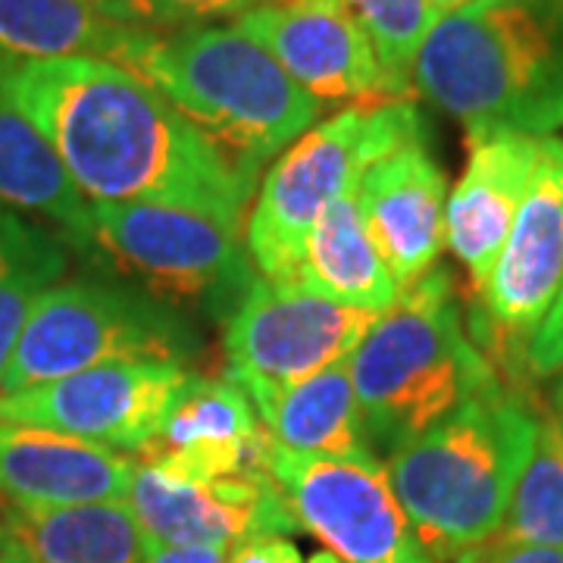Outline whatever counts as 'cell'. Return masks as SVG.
Wrapping results in <instances>:
<instances>
[{
  "mask_svg": "<svg viewBox=\"0 0 563 563\" xmlns=\"http://www.w3.org/2000/svg\"><path fill=\"white\" fill-rule=\"evenodd\" d=\"M0 91L38 129L91 203H166L242 229L257 173L229 157L129 66L0 57Z\"/></svg>",
  "mask_w": 563,
  "mask_h": 563,
  "instance_id": "1",
  "label": "cell"
},
{
  "mask_svg": "<svg viewBox=\"0 0 563 563\" xmlns=\"http://www.w3.org/2000/svg\"><path fill=\"white\" fill-rule=\"evenodd\" d=\"M413 88L466 135L563 129V0H473L439 16Z\"/></svg>",
  "mask_w": 563,
  "mask_h": 563,
  "instance_id": "2",
  "label": "cell"
},
{
  "mask_svg": "<svg viewBox=\"0 0 563 563\" xmlns=\"http://www.w3.org/2000/svg\"><path fill=\"white\" fill-rule=\"evenodd\" d=\"M539 432V413L488 385L388 457V479L426 554L457 561L501 532Z\"/></svg>",
  "mask_w": 563,
  "mask_h": 563,
  "instance_id": "3",
  "label": "cell"
},
{
  "mask_svg": "<svg viewBox=\"0 0 563 563\" xmlns=\"http://www.w3.org/2000/svg\"><path fill=\"white\" fill-rule=\"evenodd\" d=\"M347 369L363 435L388 457L498 383L492 361L463 329L451 273L435 266L373 320Z\"/></svg>",
  "mask_w": 563,
  "mask_h": 563,
  "instance_id": "4",
  "label": "cell"
},
{
  "mask_svg": "<svg viewBox=\"0 0 563 563\" xmlns=\"http://www.w3.org/2000/svg\"><path fill=\"white\" fill-rule=\"evenodd\" d=\"M122 66L147 79L229 157L261 169L320 120L322 103L235 25L147 32Z\"/></svg>",
  "mask_w": 563,
  "mask_h": 563,
  "instance_id": "5",
  "label": "cell"
},
{
  "mask_svg": "<svg viewBox=\"0 0 563 563\" xmlns=\"http://www.w3.org/2000/svg\"><path fill=\"white\" fill-rule=\"evenodd\" d=\"M426 139L410 101L354 103L291 141L269 166L244 220V247L266 279H295L303 242L320 213L363 169L407 141Z\"/></svg>",
  "mask_w": 563,
  "mask_h": 563,
  "instance_id": "6",
  "label": "cell"
},
{
  "mask_svg": "<svg viewBox=\"0 0 563 563\" xmlns=\"http://www.w3.org/2000/svg\"><path fill=\"white\" fill-rule=\"evenodd\" d=\"M176 307L103 282H57L29 310L0 395L54 383L103 363H185L201 347Z\"/></svg>",
  "mask_w": 563,
  "mask_h": 563,
  "instance_id": "7",
  "label": "cell"
},
{
  "mask_svg": "<svg viewBox=\"0 0 563 563\" xmlns=\"http://www.w3.org/2000/svg\"><path fill=\"white\" fill-rule=\"evenodd\" d=\"M88 244L169 307L232 317L257 282L239 229L166 203H91Z\"/></svg>",
  "mask_w": 563,
  "mask_h": 563,
  "instance_id": "8",
  "label": "cell"
},
{
  "mask_svg": "<svg viewBox=\"0 0 563 563\" xmlns=\"http://www.w3.org/2000/svg\"><path fill=\"white\" fill-rule=\"evenodd\" d=\"M379 313L344 307L298 279H261L225 320V379L247 398L347 361Z\"/></svg>",
  "mask_w": 563,
  "mask_h": 563,
  "instance_id": "9",
  "label": "cell"
},
{
  "mask_svg": "<svg viewBox=\"0 0 563 563\" xmlns=\"http://www.w3.org/2000/svg\"><path fill=\"white\" fill-rule=\"evenodd\" d=\"M266 470L298 529L342 563H435L417 539L379 457H310L269 439Z\"/></svg>",
  "mask_w": 563,
  "mask_h": 563,
  "instance_id": "10",
  "label": "cell"
},
{
  "mask_svg": "<svg viewBox=\"0 0 563 563\" xmlns=\"http://www.w3.org/2000/svg\"><path fill=\"white\" fill-rule=\"evenodd\" d=\"M195 373L185 363H103L54 383L0 395V420L41 426L85 442L141 451Z\"/></svg>",
  "mask_w": 563,
  "mask_h": 563,
  "instance_id": "11",
  "label": "cell"
},
{
  "mask_svg": "<svg viewBox=\"0 0 563 563\" xmlns=\"http://www.w3.org/2000/svg\"><path fill=\"white\" fill-rule=\"evenodd\" d=\"M151 548H222L257 536H285L298 523L269 470L235 476H188L139 463L129 498Z\"/></svg>",
  "mask_w": 563,
  "mask_h": 563,
  "instance_id": "12",
  "label": "cell"
},
{
  "mask_svg": "<svg viewBox=\"0 0 563 563\" xmlns=\"http://www.w3.org/2000/svg\"><path fill=\"white\" fill-rule=\"evenodd\" d=\"M235 29L269 51L322 110L395 101L376 51L344 0H273L239 16Z\"/></svg>",
  "mask_w": 563,
  "mask_h": 563,
  "instance_id": "13",
  "label": "cell"
},
{
  "mask_svg": "<svg viewBox=\"0 0 563 563\" xmlns=\"http://www.w3.org/2000/svg\"><path fill=\"white\" fill-rule=\"evenodd\" d=\"M563 282V139L542 135L539 161L492 276L479 291L501 342L526 344Z\"/></svg>",
  "mask_w": 563,
  "mask_h": 563,
  "instance_id": "14",
  "label": "cell"
},
{
  "mask_svg": "<svg viewBox=\"0 0 563 563\" xmlns=\"http://www.w3.org/2000/svg\"><path fill=\"white\" fill-rule=\"evenodd\" d=\"M357 207L398 291L426 276L444 251L448 179L429 139L407 141L363 169Z\"/></svg>",
  "mask_w": 563,
  "mask_h": 563,
  "instance_id": "15",
  "label": "cell"
},
{
  "mask_svg": "<svg viewBox=\"0 0 563 563\" xmlns=\"http://www.w3.org/2000/svg\"><path fill=\"white\" fill-rule=\"evenodd\" d=\"M466 139V169L454 191H448L444 244L470 273L473 288L483 291L523 203L542 135L483 132Z\"/></svg>",
  "mask_w": 563,
  "mask_h": 563,
  "instance_id": "16",
  "label": "cell"
},
{
  "mask_svg": "<svg viewBox=\"0 0 563 563\" xmlns=\"http://www.w3.org/2000/svg\"><path fill=\"white\" fill-rule=\"evenodd\" d=\"M139 463L117 448L0 420V495L16 510L129 498Z\"/></svg>",
  "mask_w": 563,
  "mask_h": 563,
  "instance_id": "17",
  "label": "cell"
},
{
  "mask_svg": "<svg viewBox=\"0 0 563 563\" xmlns=\"http://www.w3.org/2000/svg\"><path fill=\"white\" fill-rule=\"evenodd\" d=\"M269 435L242 388L229 379L191 376L141 448V463L188 476H235L266 470Z\"/></svg>",
  "mask_w": 563,
  "mask_h": 563,
  "instance_id": "18",
  "label": "cell"
},
{
  "mask_svg": "<svg viewBox=\"0 0 563 563\" xmlns=\"http://www.w3.org/2000/svg\"><path fill=\"white\" fill-rule=\"evenodd\" d=\"M247 401L254 404L257 420L263 422L273 444L285 451L332 461L376 457L363 435L361 407L347 361L335 363L303 383L263 391Z\"/></svg>",
  "mask_w": 563,
  "mask_h": 563,
  "instance_id": "19",
  "label": "cell"
},
{
  "mask_svg": "<svg viewBox=\"0 0 563 563\" xmlns=\"http://www.w3.org/2000/svg\"><path fill=\"white\" fill-rule=\"evenodd\" d=\"M357 185L361 179L320 213L303 242L295 279L344 307L383 313L398 298V282L363 225Z\"/></svg>",
  "mask_w": 563,
  "mask_h": 563,
  "instance_id": "20",
  "label": "cell"
},
{
  "mask_svg": "<svg viewBox=\"0 0 563 563\" xmlns=\"http://www.w3.org/2000/svg\"><path fill=\"white\" fill-rule=\"evenodd\" d=\"M147 32L113 20L101 0H0V57L125 63Z\"/></svg>",
  "mask_w": 563,
  "mask_h": 563,
  "instance_id": "21",
  "label": "cell"
},
{
  "mask_svg": "<svg viewBox=\"0 0 563 563\" xmlns=\"http://www.w3.org/2000/svg\"><path fill=\"white\" fill-rule=\"evenodd\" d=\"M10 532L29 563L147 561V539L125 498L47 510H13Z\"/></svg>",
  "mask_w": 563,
  "mask_h": 563,
  "instance_id": "22",
  "label": "cell"
},
{
  "mask_svg": "<svg viewBox=\"0 0 563 563\" xmlns=\"http://www.w3.org/2000/svg\"><path fill=\"white\" fill-rule=\"evenodd\" d=\"M0 203L41 213L66 229L73 242L88 244L91 203L54 154V147L29 122L16 103L0 91Z\"/></svg>",
  "mask_w": 563,
  "mask_h": 563,
  "instance_id": "23",
  "label": "cell"
},
{
  "mask_svg": "<svg viewBox=\"0 0 563 563\" xmlns=\"http://www.w3.org/2000/svg\"><path fill=\"white\" fill-rule=\"evenodd\" d=\"M63 244L0 203V379L29 310L63 279Z\"/></svg>",
  "mask_w": 563,
  "mask_h": 563,
  "instance_id": "24",
  "label": "cell"
},
{
  "mask_svg": "<svg viewBox=\"0 0 563 563\" xmlns=\"http://www.w3.org/2000/svg\"><path fill=\"white\" fill-rule=\"evenodd\" d=\"M498 539L563 548V413L558 410L539 417L536 444Z\"/></svg>",
  "mask_w": 563,
  "mask_h": 563,
  "instance_id": "25",
  "label": "cell"
},
{
  "mask_svg": "<svg viewBox=\"0 0 563 563\" xmlns=\"http://www.w3.org/2000/svg\"><path fill=\"white\" fill-rule=\"evenodd\" d=\"M354 20L361 22L366 38L376 51L388 91L395 101H407L413 91V60L422 38L435 25V10L429 0H344Z\"/></svg>",
  "mask_w": 563,
  "mask_h": 563,
  "instance_id": "26",
  "label": "cell"
},
{
  "mask_svg": "<svg viewBox=\"0 0 563 563\" xmlns=\"http://www.w3.org/2000/svg\"><path fill=\"white\" fill-rule=\"evenodd\" d=\"M273 3V0H101V7L113 20L151 29V32H169L185 25H203L222 16H244L247 10Z\"/></svg>",
  "mask_w": 563,
  "mask_h": 563,
  "instance_id": "27",
  "label": "cell"
},
{
  "mask_svg": "<svg viewBox=\"0 0 563 563\" xmlns=\"http://www.w3.org/2000/svg\"><path fill=\"white\" fill-rule=\"evenodd\" d=\"M526 369L532 376H558L563 369V282L558 298L551 303L548 317L542 320V325L536 329V335L526 344Z\"/></svg>",
  "mask_w": 563,
  "mask_h": 563,
  "instance_id": "28",
  "label": "cell"
},
{
  "mask_svg": "<svg viewBox=\"0 0 563 563\" xmlns=\"http://www.w3.org/2000/svg\"><path fill=\"white\" fill-rule=\"evenodd\" d=\"M451 563H563V548L558 544H523L504 542V539H488L479 548L461 554Z\"/></svg>",
  "mask_w": 563,
  "mask_h": 563,
  "instance_id": "29",
  "label": "cell"
},
{
  "mask_svg": "<svg viewBox=\"0 0 563 563\" xmlns=\"http://www.w3.org/2000/svg\"><path fill=\"white\" fill-rule=\"evenodd\" d=\"M225 563H303L301 551L285 536H257L225 551Z\"/></svg>",
  "mask_w": 563,
  "mask_h": 563,
  "instance_id": "30",
  "label": "cell"
},
{
  "mask_svg": "<svg viewBox=\"0 0 563 563\" xmlns=\"http://www.w3.org/2000/svg\"><path fill=\"white\" fill-rule=\"evenodd\" d=\"M144 563H225V551L222 548H151Z\"/></svg>",
  "mask_w": 563,
  "mask_h": 563,
  "instance_id": "31",
  "label": "cell"
},
{
  "mask_svg": "<svg viewBox=\"0 0 563 563\" xmlns=\"http://www.w3.org/2000/svg\"><path fill=\"white\" fill-rule=\"evenodd\" d=\"M0 563H29L25 561V554H22L20 542L13 539V532H10V526L0 532Z\"/></svg>",
  "mask_w": 563,
  "mask_h": 563,
  "instance_id": "32",
  "label": "cell"
},
{
  "mask_svg": "<svg viewBox=\"0 0 563 563\" xmlns=\"http://www.w3.org/2000/svg\"><path fill=\"white\" fill-rule=\"evenodd\" d=\"M429 3H432L435 16H448V13L461 10V7H466V3H473V0H429Z\"/></svg>",
  "mask_w": 563,
  "mask_h": 563,
  "instance_id": "33",
  "label": "cell"
},
{
  "mask_svg": "<svg viewBox=\"0 0 563 563\" xmlns=\"http://www.w3.org/2000/svg\"><path fill=\"white\" fill-rule=\"evenodd\" d=\"M551 404H554L558 413H563V369L561 376H558V383H554V388H551Z\"/></svg>",
  "mask_w": 563,
  "mask_h": 563,
  "instance_id": "34",
  "label": "cell"
},
{
  "mask_svg": "<svg viewBox=\"0 0 563 563\" xmlns=\"http://www.w3.org/2000/svg\"><path fill=\"white\" fill-rule=\"evenodd\" d=\"M10 517H13V507H10V501H7V498L0 495V532H3L7 526H10Z\"/></svg>",
  "mask_w": 563,
  "mask_h": 563,
  "instance_id": "35",
  "label": "cell"
},
{
  "mask_svg": "<svg viewBox=\"0 0 563 563\" xmlns=\"http://www.w3.org/2000/svg\"><path fill=\"white\" fill-rule=\"evenodd\" d=\"M307 563H342V561H339L335 554H329V551H320V554H313Z\"/></svg>",
  "mask_w": 563,
  "mask_h": 563,
  "instance_id": "36",
  "label": "cell"
}]
</instances>
